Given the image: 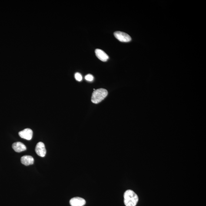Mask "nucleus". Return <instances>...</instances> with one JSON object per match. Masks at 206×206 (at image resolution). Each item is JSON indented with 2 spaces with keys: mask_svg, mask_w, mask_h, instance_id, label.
I'll return each mask as SVG.
<instances>
[{
  "mask_svg": "<svg viewBox=\"0 0 206 206\" xmlns=\"http://www.w3.org/2000/svg\"><path fill=\"white\" fill-rule=\"evenodd\" d=\"M124 198L126 206H136L139 200L138 196L131 190H128L125 192Z\"/></svg>",
  "mask_w": 206,
  "mask_h": 206,
  "instance_id": "1",
  "label": "nucleus"
},
{
  "mask_svg": "<svg viewBox=\"0 0 206 206\" xmlns=\"http://www.w3.org/2000/svg\"><path fill=\"white\" fill-rule=\"evenodd\" d=\"M107 95L108 91L104 89L101 88L95 90L92 93L91 101L94 104H98L102 101Z\"/></svg>",
  "mask_w": 206,
  "mask_h": 206,
  "instance_id": "2",
  "label": "nucleus"
},
{
  "mask_svg": "<svg viewBox=\"0 0 206 206\" xmlns=\"http://www.w3.org/2000/svg\"><path fill=\"white\" fill-rule=\"evenodd\" d=\"M115 38L120 42H128L131 41V37L128 34L121 31H116L114 33Z\"/></svg>",
  "mask_w": 206,
  "mask_h": 206,
  "instance_id": "3",
  "label": "nucleus"
},
{
  "mask_svg": "<svg viewBox=\"0 0 206 206\" xmlns=\"http://www.w3.org/2000/svg\"><path fill=\"white\" fill-rule=\"evenodd\" d=\"M35 151L39 156L42 157H45L46 154V150L44 143L42 142H38L36 147Z\"/></svg>",
  "mask_w": 206,
  "mask_h": 206,
  "instance_id": "4",
  "label": "nucleus"
},
{
  "mask_svg": "<svg viewBox=\"0 0 206 206\" xmlns=\"http://www.w3.org/2000/svg\"><path fill=\"white\" fill-rule=\"evenodd\" d=\"M33 135V131L30 128L25 129L19 133V135L21 138L27 140L32 139Z\"/></svg>",
  "mask_w": 206,
  "mask_h": 206,
  "instance_id": "5",
  "label": "nucleus"
},
{
  "mask_svg": "<svg viewBox=\"0 0 206 206\" xmlns=\"http://www.w3.org/2000/svg\"><path fill=\"white\" fill-rule=\"evenodd\" d=\"M71 206H83L86 204V200L81 197H76L71 198L70 201Z\"/></svg>",
  "mask_w": 206,
  "mask_h": 206,
  "instance_id": "6",
  "label": "nucleus"
},
{
  "mask_svg": "<svg viewBox=\"0 0 206 206\" xmlns=\"http://www.w3.org/2000/svg\"><path fill=\"white\" fill-rule=\"evenodd\" d=\"M95 55L97 58L103 61H106L108 59L109 56L105 52L100 49L95 50Z\"/></svg>",
  "mask_w": 206,
  "mask_h": 206,
  "instance_id": "7",
  "label": "nucleus"
},
{
  "mask_svg": "<svg viewBox=\"0 0 206 206\" xmlns=\"http://www.w3.org/2000/svg\"><path fill=\"white\" fill-rule=\"evenodd\" d=\"M12 147L14 151L17 152H21L27 150L26 146L20 142L14 143L12 144Z\"/></svg>",
  "mask_w": 206,
  "mask_h": 206,
  "instance_id": "8",
  "label": "nucleus"
},
{
  "mask_svg": "<svg viewBox=\"0 0 206 206\" xmlns=\"http://www.w3.org/2000/svg\"><path fill=\"white\" fill-rule=\"evenodd\" d=\"M21 163L25 166H29L34 164V159L31 156L25 155L21 158Z\"/></svg>",
  "mask_w": 206,
  "mask_h": 206,
  "instance_id": "9",
  "label": "nucleus"
},
{
  "mask_svg": "<svg viewBox=\"0 0 206 206\" xmlns=\"http://www.w3.org/2000/svg\"><path fill=\"white\" fill-rule=\"evenodd\" d=\"M74 77H75V79L78 81H82L83 79V77L81 74L79 73H76L74 75Z\"/></svg>",
  "mask_w": 206,
  "mask_h": 206,
  "instance_id": "10",
  "label": "nucleus"
},
{
  "mask_svg": "<svg viewBox=\"0 0 206 206\" xmlns=\"http://www.w3.org/2000/svg\"><path fill=\"white\" fill-rule=\"evenodd\" d=\"M86 80L88 81H92L94 79V76L91 74H88L86 75L85 77Z\"/></svg>",
  "mask_w": 206,
  "mask_h": 206,
  "instance_id": "11",
  "label": "nucleus"
}]
</instances>
